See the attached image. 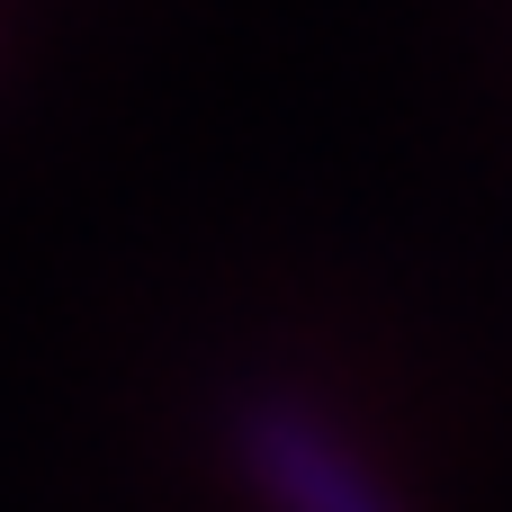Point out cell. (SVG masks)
Instances as JSON below:
<instances>
[{"mask_svg": "<svg viewBox=\"0 0 512 512\" xmlns=\"http://www.w3.org/2000/svg\"><path fill=\"white\" fill-rule=\"evenodd\" d=\"M234 459L270 512H405L378 486V468L297 396H252L234 414Z\"/></svg>", "mask_w": 512, "mask_h": 512, "instance_id": "6da1fadb", "label": "cell"}]
</instances>
